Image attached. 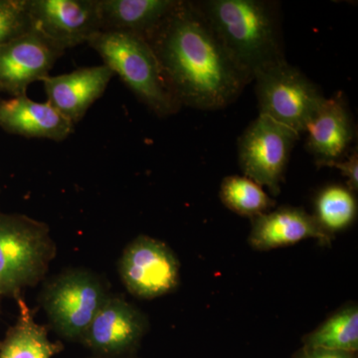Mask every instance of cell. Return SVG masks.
<instances>
[{"label": "cell", "mask_w": 358, "mask_h": 358, "mask_svg": "<svg viewBox=\"0 0 358 358\" xmlns=\"http://www.w3.org/2000/svg\"><path fill=\"white\" fill-rule=\"evenodd\" d=\"M145 40L181 107L224 109L250 84L195 1H178Z\"/></svg>", "instance_id": "1"}, {"label": "cell", "mask_w": 358, "mask_h": 358, "mask_svg": "<svg viewBox=\"0 0 358 358\" xmlns=\"http://www.w3.org/2000/svg\"><path fill=\"white\" fill-rule=\"evenodd\" d=\"M238 69L251 83L261 71L286 60L279 7L266 0L195 1Z\"/></svg>", "instance_id": "2"}, {"label": "cell", "mask_w": 358, "mask_h": 358, "mask_svg": "<svg viewBox=\"0 0 358 358\" xmlns=\"http://www.w3.org/2000/svg\"><path fill=\"white\" fill-rule=\"evenodd\" d=\"M88 44L103 59V65L121 78L155 115L169 117L180 110L152 46L143 37L133 33L100 31Z\"/></svg>", "instance_id": "3"}, {"label": "cell", "mask_w": 358, "mask_h": 358, "mask_svg": "<svg viewBox=\"0 0 358 358\" xmlns=\"http://www.w3.org/2000/svg\"><path fill=\"white\" fill-rule=\"evenodd\" d=\"M55 242L41 221L0 212V298L36 286L55 258Z\"/></svg>", "instance_id": "4"}, {"label": "cell", "mask_w": 358, "mask_h": 358, "mask_svg": "<svg viewBox=\"0 0 358 358\" xmlns=\"http://www.w3.org/2000/svg\"><path fill=\"white\" fill-rule=\"evenodd\" d=\"M109 296L98 275L84 268H72L44 285L40 301L56 333L67 341L81 343Z\"/></svg>", "instance_id": "5"}, {"label": "cell", "mask_w": 358, "mask_h": 358, "mask_svg": "<svg viewBox=\"0 0 358 358\" xmlns=\"http://www.w3.org/2000/svg\"><path fill=\"white\" fill-rule=\"evenodd\" d=\"M259 115L305 133L310 120L327 98L300 69L284 60L254 78Z\"/></svg>", "instance_id": "6"}, {"label": "cell", "mask_w": 358, "mask_h": 358, "mask_svg": "<svg viewBox=\"0 0 358 358\" xmlns=\"http://www.w3.org/2000/svg\"><path fill=\"white\" fill-rule=\"evenodd\" d=\"M300 136L294 129L259 115L238 141L239 166L244 176L277 196Z\"/></svg>", "instance_id": "7"}, {"label": "cell", "mask_w": 358, "mask_h": 358, "mask_svg": "<svg viewBox=\"0 0 358 358\" xmlns=\"http://www.w3.org/2000/svg\"><path fill=\"white\" fill-rule=\"evenodd\" d=\"M119 272L129 293L143 300L173 293L180 281V264L173 250L147 235L134 238L124 248Z\"/></svg>", "instance_id": "8"}, {"label": "cell", "mask_w": 358, "mask_h": 358, "mask_svg": "<svg viewBox=\"0 0 358 358\" xmlns=\"http://www.w3.org/2000/svg\"><path fill=\"white\" fill-rule=\"evenodd\" d=\"M33 29L62 50L102 31L98 0H28Z\"/></svg>", "instance_id": "9"}, {"label": "cell", "mask_w": 358, "mask_h": 358, "mask_svg": "<svg viewBox=\"0 0 358 358\" xmlns=\"http://www.w3.org/2000/svg\"><path fill=\"white\" fill-rule=\"evenodd\" d=\"M64 52L33 28L11 40L0 48V93L26 95L33 82L49 76Z\"/></svg>", "instance_id": "10"}, {"label": "cell", "mask_w": 358, "mask_h": 358, "mask_svg": "<svg viewBox=\"0 0 358 358\" xmlns=\"http://www.w3.org/2000/svg\"><path fill=\"white\" fill-rule=\"evenodd\" d=\"M147 327V317L138 308L122 296L110 294L81 343L103 357H117L136 348Z\"/></svg>", "instance_id": "11"}, {"label": "cell", "mask_w": 358, "mask_h": 358, "mask_svg": "<svg viewBox=\"0 0 358 358\" xmlns=\"http://www.w3.org/2000/svg\"><path fill=\"white\" fill-rule=\"evenodd\" d=\"M306 239L329 245L333 235L322 229L315 216L301 207H280L252 219L249 244L257 251L292 246Z\"/></svg>", "instance_id": "12"}, {"label": "cell", "mask_w": 358, "mask_h": 358, "mask_svg": "<svg viewBox=\"0 0 358 358\" xmlns=\"http://www.w3.org/2000/svg\"><path fill=\"white\" fill-rule=\"evenodd\" d=\"M114 72L106 65L79 69L42 80L47 102L73 124L81 121L90 108L105 93Z\"/></svg>", "instance_id": "13"}, {"label": "cell", "mask_w": 358, "mask_h": 358, "mask_svg": "<svg viewBox=\"0 0 358 358\" xmlns=\"http://www.w3.org/2000/svg\"><path fill=\"white\" fill-rule=\"evenodd\" d=\"M307 150L315 157L317 166L345 159L355 136L350 110L341 96L326 99L310 120Z\"/></svg>", "instance_id": "14"}, {"label": "cell", "mask_w": 358, "mask_h": 358, "mask_svg": "<svg viewBox=\"0 0 358 358\" xmlns=\"http://www.w3.org/2000/svg\"><path fill=\"white\" fill-rule=\"evenodd\" d=\"M74 127L49 102H34L26 95L0 100V128L7 133L62 141L74 133Z\"/></svg>", "instance_id": "15"}, {"label": "cell", "mask_w": 358, "mask_h": 358, "mask_svg": "<svg viewBox=\"0 0 358 358\" xmlns=\"http://www.w3.org/2000/svg\"><path fill=\"white\" fill-rule=\"evenodd\" d=\"M178 0H98L102 31L133 33L147 39Z\"/></svg>", "instance_id": "16"}, {"label": "cell", "mask_w": 358, "mask_h": 358, "mask_svg": "<svg viewBox=\"0 0 358 358\" xmlns=\"http://www.w3.org/2000/svg\"><path fill=\"white\" fill-rule=\"evenodd\" d=\"M15 299L17 320L0 341V358H52L60 352L63 345L49 339L46 327L36 322L24 299Z\"/></svg>", "instance_id": "17"}, {"label": "cell", "mask_w": 358, "mask_h": 358, "mask_svg": "<svg viewBox=\"0 0 358 358\" xmlns=\"http://www.w3.org/2000/svg\"><path fill=\"white\" fill-rule=\"evenodd\" d=\"M303 348L355 353L358 350V308L350 303L339 308L303 339Z\"/></svg>", "instance_id": "18"}, {"label": "cell", "mask_w": 358, "mask_h": 358, "mask_svg": "<svg viewBox=\"0 0 358 358\" xmlns=\"http://www.w3.org/2000/svg\"><path fill=\"white\" fill-rule=\"evenodd\" d=\"M219 197L231 211L251 219L267 213L275 205V200L268 196L262 186L245 176L224 178Z\"/></svg>", "instance_id": "19"}, {"label": "cell", "mask_w": 358, "mask_h": 358, "mask_svg": "<svg viewBox=\"0 0 358 358\" xmlns=\"http://www.w3.org/2000/svg\"><path fill=\"white\" fill-rule=\"evenodd\" d=\"M357 215V197L348 186H327L315 199L313 216L329 234L334 235L350 227Z\"/></svg>", "instance_id": "20"}, {"label": "cell", "mask_w": 358, "mask_h": 358, "mask_svg": "<svg viewBox=\"0 0 358 358\" xmlns=\"http://www.w3.org/2000/svg\"><path fill=\"white\" fill-rule=\"evenodd\" d=\"M31 28L28 0H0V48Z\"/></svg>", "instance_id": "21"}, {"label": "cell", "mask_w": 358, "mask_h": 358, "mask_svg": "<svg viewBox=\"0 0 358 358\" xmlns=\"http://www.w3.org/2000/svg\"><path fill=\"white\" fill-rule=\"evenodd\" d=\"M326 166L338 169L346 179L348 187L353 192L358 190V152L357 148L352 150V154L346 155L345 159L338 162H331Z\"/></svg>", "instance_id": "22"}, {"label": "cell", "mask_w": 358, "mask_h": 358, "mask_svg": "<svg viewBox=\"0 0 358 358\" xmlns=\"http://www.w3.org/2000/svg\"><path fill=\"white\" fill-rule=\"evenodd\" d=\"M296 358H355V353L303 348Z\"/></svg>", "instance_id": "23"}]
</instances>
